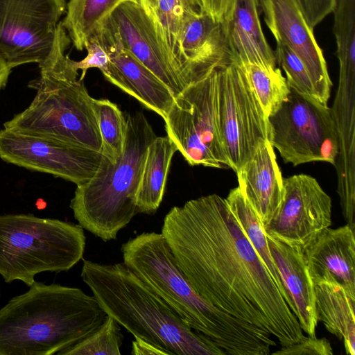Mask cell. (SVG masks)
Listing matches in <instances>:
<instances>
[{"label": "cell", "instance_id": "cell-1", "mask_svg": "<svg viewBox=\"0 0 355 355\" xmlns=\"http://www.w3.org/2000/svg\"><path fill=\"white\" fill-rule=\"evenodd\" d=\"M161 233L204 299L266 330L282 347L305 337L225 198L211 194L172 207Z\"/></svg>", "mask_w": 355, "mask_h": 355}, {"label": "cell", "instance_id": "cell-2", "mask_svg": "<svg viewBox=\"0 0 355 355\" xmlns=\"http://www.w3.org/2000/svg\"><path fill=\"white\" fill-rule=\"evenodd\" d=\"M123 263L192 329L232 355H268L277 345L266 330L213 305L193 288L162 233L143 232L122 244Z\"/></svg>", "mask_w": 355, "mask_h": 355}, {"label": "cell", "instance_id": "cell-3", "mask_svg": "<svg viewBox=\"0 0 355 355\" xmlns=\"http://www.w3.org/2000/svg\"><path fill=\"white\" fill-rule=\"evenodd\" d=\"M0 309V355H51L94 331L107 314L81 289L34 282Z\"/></svg>", "mask_w": 355, "mask_h": 355}, {"label": "cell", "instance_id": "cell-4", "mask_svg": "<svg viewBox=\"0 0 355 355\" xmlns=\"http://www.w3.org/2000/svg\"><path fill=\"white\" fill-rule=\"evenodd\" d=\"M81 277L106 314L139 338L171 355H225L192 329L123 262L105 264L85 260Z\"/></svg>", "mask_w": 355, "mask_h": 355}, {"label": "cell", "instance_id": "cell-5", "mask_svg": "<svg viewBox=\"0 0 355 355\" xmlns=\"http://www.w3.org/2000/svg\"><path fill=\"white\" fill-rule=\"evenodd\" d=\"M70 43L60 21L49 55L38 64L40 76L28 84L36 90L33 100L3 127L101 153L94 98L65 54Z\"/></svg>", "mask_w": 355, "mask_h": 355}, {"label": "cell", "instance_id": "cell-6", "mask_svg": "<svg viewBox=\"0 0 355 355\" xmlns=\"http://www.w3.org/2000/svg\"><path fill=\"white\" fill-rule=\"evenodd\" d=\"M126 118L122 155L114 163L104 156L94 176L77 186L70 204L78 224L104 241L116 239L137 214L136 196L147 150L157 137L142 112Z\"/></svg>", "mask_w": 355, "mask_h": 355}, {"label": "cell", "instance_id": "cell-7", "mask_svg": "<svg viewBox=\"0 0 355 355\" xmlns=\"http://www.w3.org/2000/svg\"><path fill=\"white\" fill-rule=\"evenodd\" d=\"M86 245L83 228L31 214L0 215V275L6 283L27 286L42 272L67 271L82 259Z\"/></svg>", "mask_w": 355, "mask_h": 355}, {"label": "cell", "instance_id": "cell-8", "mask_svg": "<svg viewBox=\"0 0 355 355\" xmlns=\"http://www.w3.org/2000/svg\"><path fill=\"white\" fill-rule=\"evenodd\" d=\"M220 65L175 96L164 118L167 136L191 166L230 168L218 125L217 70Z\"/></svg>", "mask_w": 355, "mask_h": 355}, {"label": "cell", "instance_id": "cell-9", "mask_svg": "<svg viewBox=\"0 0 355 355\" xmlns=\"http://www.w3.org/2000/svg\"><path fill=\"white\" fill-rule=\"evenodd\" d=\"M217 106L224 150L236 173L259 145L270 141V128L242 64L232 55L218 67Z\"/></svg>", "mask_w": 355, "mask_h": 355}, {"label": "cell", "instance_id": "cell-10", "mask_svg": "<svg viewBox=\"0 0 355 355\" xmlns=\"http://www.w3.org/2000/svg\"><path fill=\"white\" fill-rule=\"evenodd\" d=\"M270 141L284 163L336 162L338 131L331 110L291 89L288 98L268 118Z\"/></svg>", "mask_w": 355, "mask_h": 355}, {"label": "cell", "instance_id": "cell-11", "mask_svg": "<svg viewBox=\"0 0 355 355\" xmlns=\"http://www.w3.org/2000/svg\"><path fill=\"white\" fill-rule=\"evenodd\" d=\"M66 0H0V57L13 69L49 55Z\"/></svg>", "mask_w": 355, "mask_h": 355}, {"label": "cell", "instance_id": "cell-12", "mask_svg": "<svg viewBox=\"0 0 355 355\" xmlns=\"http://www.w3.org/2000/svg\"><path fill=\"white\" fill-rule=\"evenodd\" d=\"M283 181L282 202L263 230L268 237L303 252L331 225V199L311 175H293Z\"/></svg>", "mask_w": 355, "mask_h": 355}, {"label": "cell", "instance_id": "cell-13", "mask_svg": "<svg viewBox=\"0 0 355 355\" xmlns=\"http://www.w3.org/2000/svg\"><path fill=\"white\" fill-rule=\"evenodd\" d=\"M104 155L53 139L0 130V158L30 170L51 174L76 186L89 181Z\"/></svg>", "mask_w": 355, "mask_h": 355}, {"label": "cell", "instance_id": "cell-14", "mask_svg": "<svg viewBox=\"0 0 355 355\" xmlns=\"http://www.w3.org/2000/svg\"><path fill=\"white\" fill-rule=\"evenodd\" d=\"M263 19L277 44L289 47L302 60L319 102L327 105L332 83L322 50L295 0H259Z\"/></svg>", "mask_w": 355, "mask_h": 355}, {"label": "cell", "instance_id": "cell-15", "mask_svg": "<svg viewBox=\"0 0 355 355\" xmlns=\"http://www.w3.org/2000/svg\"><path fill=\"white\" fill-rule=\"evenodd\" d=\"M110 18L123 47L160 79L175 97L190 85L171 58L153 19L140 6L125 1Z\"/></svg>", "mask_w": 355, "mask_h": 355}, {"label": "cell", "instance_id": "cell-16", "mask_svg": "<svg viewBox=\"0 0 355 355\" xmlns=\"http://www.w3.org/2000/svg\"><path fill=\"white\" fill-rule=\"evenodd\" d=\"M98 30L110 56L107 69L103 75L109 82L164 119L175 99L172 92L123 47L110 16Z\"/></svg>", "mask_w": 355, "mask_h": 355}, {"label": "cell", "instance_id": "cell-17", "mask_svg": "<svg viewBox=\"0 0 355 355\" xmlns=\"http://www.w3.org/2000/svg\"><path fill=\"white\" fill-rule=\"evenodd\" d=\"M313 284L335 281L355 299V231L329 227L303 251Z\"/></svg>", "mask_w": 355, "mask_h": 355}, {"label": "cell", "instance_id": "cell-18", "mask_svg": "<svg viewBox=\"0 0 355 355\" xmlns=\"http://www.w3.org/2000/svg\"><path fill=\"white\" fill-rule=\"evenodd\" d=\"M236 173L238 187L265 226L277 211L284 195V178L270 141L259 145Z\"/></svg>", "mask_w": 355, "mask_h": 355}, {"label": "cell", "instance_id": "cell-19", "mask_svg": "<svg viewBox=\"0 0 355 355\" xmlns=\"http://www.w3.org/2000/svg\"><path fill=\"white\" fill-rule=\"evenodd\" d=\"M267 239L270 253L292 302V311L302 331L309 336H314L318 322L315 289L303 253L275 239L267 236Z\"/></svg>", "mask_w": 355, "mask_h": 355}, {"label": "cell", "instance_id": "cell-20", "mask_svg": "<svg viewBox=\"0 0 355 355\" xmlns=\"http://www.w3.org/2000/svg\"><path fill=\"white\" fill-rule=\"evenodd\" d=\"M258 8L259 0H235L231 19L223 26L227 46L241 64L275 68V52L264 36Z\"/></svg>", "mask_w": 355, "mask_h": 355}, {"label": "cell", "instance_id": "cell-21", "mask_svg": "<svg viewBox=\"0 0 355 355\" xmlns=\"http://www.w3.org/2000/svg\"><path fill=\"white\" fill-rule=\"evenodd\" d=\"M317 318L344 343L349 355L355 354V299L337 282L314 284Z\"/></svg>", "mask_w": 355, "mask_h": 355}, {"label": "cell", "instance_id": "cell-22", "mask_svg": "<svg viewBox=\"0 0 355 355\" xmlns=\"http://www.w3.org/2000/svg\"><path fill=\"white\" fill-rule=\"evenodd\" d=\"M177 147L168 137H156L149 145L136 196L137 213L155 214L163 200L171 162Z\"/></svg>", "mask_w": 355, "mask_h": 355}, {"label": "cell", "instance_id": "cell-23", "mask_svg": "<svg viewBox=\"0 0 355 355\" xmlns=\"http://www.w3.org/2000/svg\"><path fill=\"white\" fill-rule=\"evenodd\" d=\"M126 0H69L61 21L71 42L83 51L92 35Z\"/></svg>", "mask_w": 355, "mask_h": 355}, {"label": "cell", "instance_id": "cell-24", "mask_svg": "<svg viewBox=\"0 0 355 355\" xmlns=\"http://www.w3.org/2000/svg\"><path fill=\"white\" fill-rule=\"evenodd\" d=\"M225 200L243 232L266 266L292 311V302L285 290L278 269L270 253L267 236L257 214L238 187L230 190Z\"/></svg>", "mask_w": 355, "mask_h": 355}, {"label": "cell", "instance_id": "cell-25", "mask_svg": "<svg viewBox=\"0 0 355 355\" xmlns=\"http://www.w3.org/2000/svg\"><path fill=\"white\" fill-rule=\"evenodd\" d=\"M204 11L202 0H157L155 17L152 18L171 58L189 84L178 61V41L184 24Z\"/></svg>", "mask_w": 355, "mask_h": 355}, {"label": "cell", "instance_id": "cell-26", "mask_svg": "<svg viewBox=\"0 0 355 355\" xmlns=\"http://www.w3.org/2000/svg\"><path fill=\"white\" fill-rule=\"evenodd\" d=\"M268 118L288 98L291 88L279 68L241 64Z\"/></svg>", "mask_w": 355, "mask_h": 355}, {"label": "cell", "instance_id": "cell-27", "mask_svg": "<svg viewBox=\"0 0 355 355\" xmlns=\"http://www.w3.org/2000/svg\"><path fill=\"white\" fill-rule=\"evenodd\" d=\"M93 107L102 141L101 153L111 162L122 155L127 118L116 104L108 99H93Z\"/></svg>", "mask_w": 355, "mask_h": 355}, {"label": "cell", "instance_id": "cell-28", "mask_svg": "<svg viewBox=\"0 0 355 355\" xmlns=\"http://www.w3.org/2000/svg\"><path fill=\"white\" fill-rule=\"evenodd\" d=\"M334 13L333 33L341 75L351 79L355 63V0H336Z\"/></svg>", "mask_w": 355, "mask_h": 355}, {"label": "cell", "instance_id": "cell-29", "mask_svg": "<svg viewBox=\"0 0 355 355\" xmlns=\"http://www.w3.org/2000/svg\"><path fill=\"white\" fill-rule=\"evenodd\" d=\"M123 338L119 324L107 315L103 323L94 331L57 354L120 355Z\"/></svg>", "mask_w": 355, "mask_h": 355}, {"label": "cell", "instance_id": "cell-30", "mask_svg": "<svg viewBox=\"0 0 355 355\" xmlns=\"http://www.w3.org/2000/svg\"><path fill=\"white\" fill-rule=\"evenodd\" d=\"M274 52L276 62L284 70L289 87L300 95L319 101L311 76L299 57L282 44H277Z\"/></svg>", "mask_w": 355, "mask_h": 355}, {"label": "cell", "instance_id": "cell-31", "mask_svg": "<svg viewBox=\"0 0 355 355\" xmlns=\"http://www.w3.org/2000/svg\"><path fill=\"white\" fill-rule=\"evenodd\" d=\"M98 29L88 40L85 48L87 51L86 57L80 61L72 60L73 68L82 71L81 80H83L87 70L91 68L98 69L102 73L107 69L110 56Z\"/></svg>", "mask_w": 355, "mask_h": 355}, {"label": "cell", "instance_id": "cell-32", "mask_svg": "<svg viewBox=\"0 0 355 355\" xmlns=\"http://www.w3.org/2000/svg\"><path fill=\"white\" fill-rule=\"evenodd\" d=\"M333 349L326 338H318L315 336L304 337L295 344L283 346L272 352L275 355H333Z\"/></svg>", "mask_w": 355, "mask_h": 355}, {"label": "cell", "instance_id": "cell-33", "mask_svg": "<svg viewBox=\"0 0 355 355\" xmlns=\"http://www.w3.org/2000/svg\"><path fill=\"white\" fill-rule=\"evenodd\" d=\"M306 21L313 29L331 13L336 0H295Z\"/></svg>", "mask_w": 355, "mask_h": 355}, {"label": "cell", "instance_id": "cell-34", "mask_svg": "<svg viewBox=\"0 0 355 355\" xmlns=\"http://www.w3.org/2000/svg\"><path fill=\"white\" fill-rule=\"evenodd\" d=\"M205 12L225 26L231 19L235 0H202Z\"/></svg>", "mask_w": 355, "mask_h": 355}, {"label": "cell", "instance_id": "cell-35", "mask_svg": "<svg viewBox=\"0 0 355 355\" xmlns=\"http://www.w3.org/2000/svg\"><path fill=\"white\" fill-rule=\"evenodd\" d=\"M132 344V354L135 355H169L168 352L160 347L139 338H135Z\"/></svg>", "mask_w": 355, "mask_h": 355}, {"label": "cell", "instance_id": "cell-36", "mask_svg": "<svg viewBox=\"0 0 355 355\" xmlns=\"http://www.w3.org/2000/svg\"><path fill=\"white\" fill-rule=\"evenodd\" d=\"M140 6L151 17L154 18L157 0H126Z\"/></svg>", "mask_w": 355, "mask_h": 355}, {"label": "cell", "instance_id": "cell-37", "mask_svg": "<svg viewBox=\"0 0 355 355\" xmlns=\"http://www.w3.org/2000/svg\"><path fill=\"white\" fill-rule=\"evenodd\" d=\"M11 71L12 69L0 57V91L6 86Z\"/></svg>", "mask_w": 355, "mask_h": 355}]
</instances>
